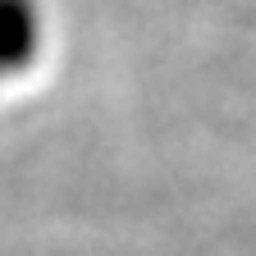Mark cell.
I'll use <instances>...</instances> for the list:
<instances>
[{"instance_id": "cell-1", "label": "cell", "mask_w": 256, "mask_h": 256, "mask_svg": "<svg viewBox=\"0 0 256 256\" xmlns=\"http://www.w3.org/2000/svg\"><path fill=\"white\" fill-rule=\"evenodd\" d=\"M37 5L32 0H0V69L14 74L37 55Z\"/></svg>"}]
</instances>
